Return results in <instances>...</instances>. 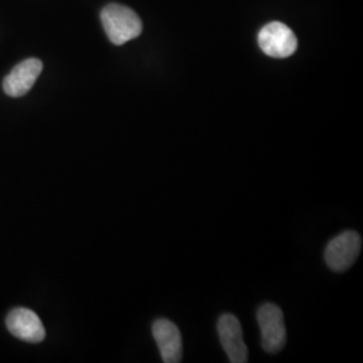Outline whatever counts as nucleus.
<instances>
[{
  "instance_id": "nucleus-1",
  "label": "nucleus",
  "mask_w": 363,
  "mask_h": 363,
  "mask_svg": "<svg viewBox=\"0 0 363 363\" xmlns=\"http://www.w3.org/2000/svg\"><path fill=\"white\" fill-rule=\"evenodd\" d=\"M101 22L109 40L121 46L138 38L143 31V23L138 13L121 4H108L101 11Z\"/></svg>"
},
{
  "instance_id": "nucleus-3",
  "label": "nucleus",
  "mask_w": 363,
  "mask_h": 363,
  "mask_svg": "<svg viewBox=\"0 0 363 363\" xmlns=\"http://www.w3.org/2000/svg\"><path fill=\"white\" fill-rule=\"evenodd\" d=\"M362 249L361 235L357 232H343L330 241L325 247V259L327 265L335 271L343 272L349 269L358 259Z\"/></svg>"
},
{
  "instance_id": "nucleus-8",
  "label": "nucleus",
  "mask_w": 363,
  "mask_h": 363,
  "mask_svg": "<svg viewBox=\"0 0 363 363\" xmlns=\"http://www.w3.org/2000/svg\"><path fill=\"white\" fill-rule=\"evenodd\" d=\"M152 335L155 337L163 362H181L182 335L177 325L167 319H157L152 325Z\"/></svg>"
},
{
  "instance_id": "nucleus-2",
  "label": "nucleus",
  "mask_w": 363,
  "mask_h": 363,
  "mask_svg": "<svg viewBox=\"0 0 363 363\" xmlns=\"http://www.w3.org/2000/svg\"><path fill=\"white\" fill-rule=\"evenodd\" d=\"M257 323L264 350L269 354L283 350L286 340L283 311L276 304L267 303L261 306L257 311Z\"/></svg>"
},
{
  "instance_id": "nucleus-6",
  "label": "nucleus",
  "mask_w": 363,
  "mask_h": 363,
  "mask_svg": "<svg viewBox=\"0 0 363 363\" xmlns=\"http://www.w3.org/2000/svg\"><path fill=\"white\" fill-rule=\"evenodd\" d=\"M43 69L42 61L28 58L18 64L3 81V89L10 97H22L34 86Z\"/></svg>"
},
{
  "instance_id": "nucleus-5",
  "label": "nucleus",
  "mask_w": 363,
  "mask_h": 363,
  "mask_svg": "<svg viewBox=\"0 0 363 363\" xmlns=\"http://www.w3.org/2000/svg\"><path fill=\"white\" fill-rule=\"evenodd\" d=\"M220 345L232 363L247 362V347L244 342L242 328L238 319L232 313L222 315L218 320Z\"/></svg>"
},
{
  "instance_id": "nucleus-7",
  "label": "nucleus",
  "mask_w": 363,
  "mask_h": 363,
  "mask_svg": "<svg viewBox=\"0 0 363 363\" xmlns=\"http://www.w3.org/2000/svg\"><path fill=\"white\" fill-rule=\"evenodd\" d=\"M7 328L13 337L28 343H39L46 337L38 315L27 308H15L7 316Z\"/></svg>"
},
{
  "instance_id": "nucleus-4",
  "label": "nucleus",
  "mask_w": 363,
  "mask_h": 363,
  "mask_svg": "<svg viewBox=\"0 0 363 363\" xmlns=\"http://www.w3.org/2000/svg\"><path fill=\"white\" fill-rule=\"evenodd\" d=\"M261 50L273 58L291 57L298 49V38L294 31L281 22H272L259 34Z\"/></svg>"
}]
</instances>
